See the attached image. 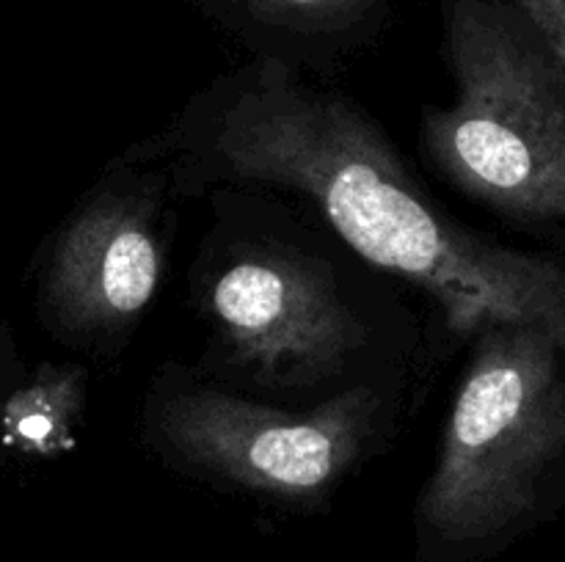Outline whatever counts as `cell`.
<instances>
[{"mask_svg":"<svg viewBox=\"0 0 565 562\" xmlns=\"http://www.w3.org/2000/svg\"><path fill=\"white\" fill-rule=\"evenodd\" d=\"M565 356L533 325L475 331L417 499V562H472L516 532L565 457Z\"/></svg>","mask_w":565,"mask_h":562,"instance_id":"obj_2","label":"cell"},{"mask_svg":"<svg viewBox=\"0 0 565 562\" xmlns=\"http://www.w3.org/2000/svg\"><path fill=\"white\" fill-rule=\"evenodd\" d=\"M456 97L425 110L423 154L456 191L505 218L565 224V69L522 14L458 0Z\"/></svg>","mask_w":565,"mask_h":562,"instance_id":"obj_3","label":"cell"},{"mask_svg":"<svg viewBox=\"0 0 565 562\" xmlns=\"http://www.w3.org/2000/svg\"><path fill=\"white\" fill-rule=\"evenodd\" d=\"M513 6L565 69V0H513Z\"/></svg>","mask_w":565,"mask_h":562,"instance_id":"obj_9","label":"cell"},{"mask_svg":"<svg viewBox=\"0 0 565 562\" xmlns=\"http://www.w3.org/2000/svg\"><path fill=\"white\" fill-rule=\"evenodd\" d=\"M390 422V400L373 383L292 411L182 375L147 395L143 441L185 477L312 510L373 455Z\"/></svg>","mask_w":565,"mask_h":562,"instance_id":"obj_4","label":"cell"},{"mask_svg":"<svg viewBox=\"0 0 565 562\" xmlns=\"http://www.w3.org/2000/svg\"><path fill=\"white\" fill-rule=\"evenodd\" d=\"M199 312L215 356L270 391L340 383L370 328L334 275L287 246H237L199 279Z\"/></svg>","mask_w":565,"mask_h":562,"instance_id":"obj_5","label":"cell"},{"mask_svg":"<svg viewBox=\"0 0 565 562\" xmlns=\"http://www.w3.org/2000/svg\"><path fill=\"white\" fill-rule=\"evenodd\" d=\"M86 408V372L81 367L47 369L28 391L14 417V435L22 446L42 455H55L75 439Z\"/></svg>","mask_w":565,"mask_h":562,"instance_id":"obj_7","label":"cell"},{"mask_svg":"<svg viewBox=\"0 0 565 562\" xmlns=\"http://www.w3.org/2000/svg\"><path fill=\"white\" fill-rule=\"evenodd\" d=\"M125 160H160L182 196L259 185L303 198L364 262L434 298L452 328L533 325L565 356V262L458 224L353 99L276 61L210 83Z\"/></svg>","mask_w":565,"mask_h":562,"instance_id":"obj_1","label":"cell"},{"mask_svg":"<svg viewBox=\"0 0 565 562\" xmlns=\"http://www.w3.org/2000/svg\"><path fill=\"white\" fill-rule=\"evenodd\" d=\"M259 17L274 22H298V25H329L351 17L364 0H235Z\"/></svg>","mask_w":565,"mask_h":562,"instance_id":"obj_8","label":"cell"},{"mask_svg":"<svg viewBox=\"0 0 565 562\" xmlns=\"http://www.w3.org/2000/svg\"><path fill=\"white\" fill-rule=\"evenodd\" d=\"M169 193L163 169H116L61 226L44 273V306L75 347L105 353L141 323L163 281Z\"/></svg>","mask_w":565,"mask_h":562,"instance_id":"obj_6","label":"cell"}]
</instances>
